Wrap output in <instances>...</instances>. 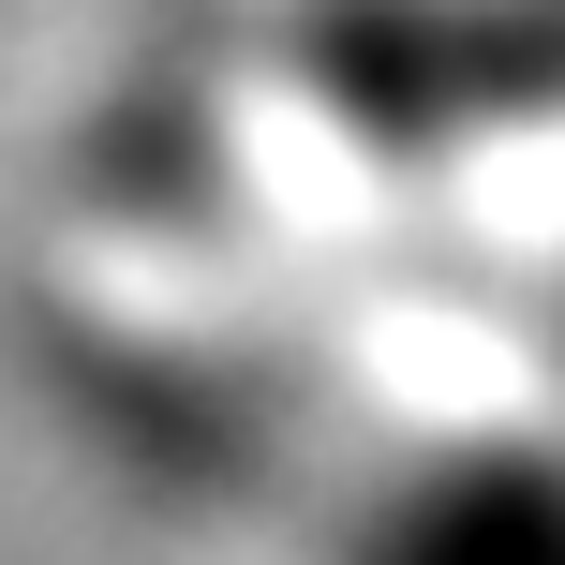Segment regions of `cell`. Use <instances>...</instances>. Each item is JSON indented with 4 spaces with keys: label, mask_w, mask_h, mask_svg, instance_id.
<instances>
[{
    "label": "cell",
    "mask_w": 565,
    "mask_h": 565,
    "mask_svg": "<svg viewBox=\"0 0 565 565\" xmlns=\"http://www.w3.org/2000/svg\"><path fill=\"white\" fill-rule=\"evenodd\" d=\"M387 565H565V507H536V491H447V507H417V536Z\"/></svg>",
    "instance_id": "cell-1"
}]
</instances>
